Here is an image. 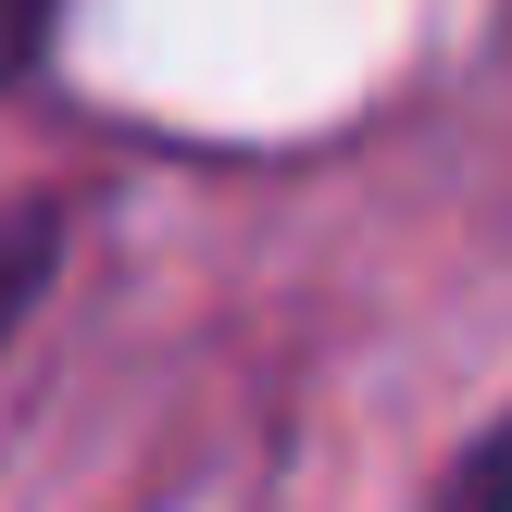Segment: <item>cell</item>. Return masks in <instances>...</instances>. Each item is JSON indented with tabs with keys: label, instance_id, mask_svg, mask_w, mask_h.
I'll use <instances>...</instances> for the list:
<instances>
[{
	"label": "cell",
	"instance_id": "obj_1",
	"mask_svg": "<svg viewBox=\"0 0 512 512\" xmlns=\"http://www.w3.org/2000/svg\"><path fill=\"white\" fill-rule=\"evenodd\" d=\"M50 263H63V213H50V200H0V338L38 313Z\"/></svg>",
	"mask_w": 512,
	"mask_h": 512
},
{
	"label": "cell",
	"instance_id": "obj_2",
	"mask_svg": "<svg viewBox=\"0 0 512 512\" xmlns=\"http://www.w3.org/2000/svg\"><path fill=\"white\" fill-rule=\"evenodd\" d=\"M438 512H512V425H488V438H475L463 463H450Z\"/></svg>",
	"mask_w": 512,
	"mask_h": 512
},
{
	"label": "cell",
	"instance_id": "obj_3",
	"mask_svg": "<svg viewBox=\"0 0 512 512\" xmlns=\"http://www.w3.org/2000/svg\"><path fill=\"white\" fill-rule=\"evenodd\" d=\"M50 38H63V0H0V88H25L50 63Z\"/></svg>",
	"mask_w": 512,
	"mask_h": 512
}]
</instances>
